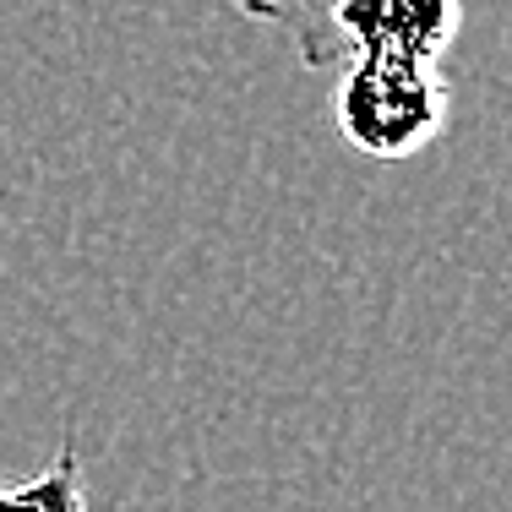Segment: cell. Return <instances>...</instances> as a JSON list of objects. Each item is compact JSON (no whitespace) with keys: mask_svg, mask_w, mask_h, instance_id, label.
Listing matches in <instances>:
<instances>
[{"mask_svg":"<svg viewBox=\"0 0 512 512\" xmlns=\"http://www.w3.org/2000/svg\"><path fill=\"white\" fill-rule=\"evenodd\" d=\"M453 120V82L442 66H414V60H349L333 93V126L365 158L425 153Z\"/></svg>","mask_w":512,"mask_h":512,"instance_id":"obj_1","label":"cell"},{"mask_svg":"<svg viewBox=\"0 0 512 512\" xmlns=\"http://www.w3.org/2000/svg\"><path fill=\"white\" fill-rule=\"evenodd\" d=\"M458 28L463 0H322V11L289 44L311 71H333L349 60L442 66Z\"/></svg>","mask_w":512,"mask_h":512,"instance_id":"obj_2","label":"cell"},{"mask_svg":"<svg viewBox=\"0 0 512 512\" xmlns=\"http://www.w3.org/2000/svg\"><path fill=\"white\" fill-rule=\"evenodd\" d=\"M0 512H88V491H82V458L71 447V436L60 442V453L28 480L0 485Z\"/></svg>","mask_w":512,"mask_h":512,"instance_id":"obj_3","label":"cell"},{"mask_svg":"<svg viewBox=\"0 0 512 512\" xmlns=\"http://www.w3.org/2000/svg\"><path fill=\"white\" fill-rule=\"evenodd\" d=\"M229 6H235L240 17H251V22H262V28H278L284 39H295L316 11H322V0H229Z\"/></svg>","mask_w":512,"mask_h":512,"instance_id":"obj_4","label":"cell"}]
</instances>
